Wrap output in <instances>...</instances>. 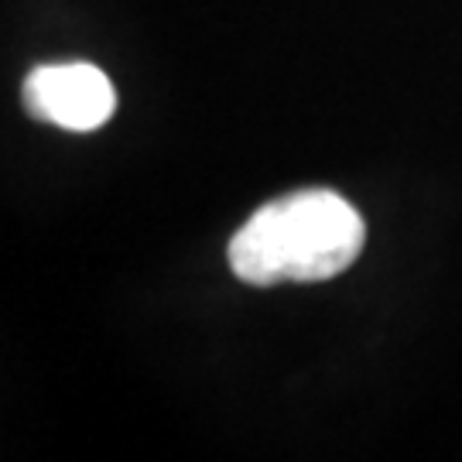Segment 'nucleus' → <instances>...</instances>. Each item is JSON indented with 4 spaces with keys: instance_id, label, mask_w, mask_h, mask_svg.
<instances>
[{
    "instance_id": "1",
    "label": "nucleus",
    "mask_w": 462,
    "mask_h": 462,
    "mask_svg": "<svg viewBox=\"0 0 462 462\" xmlns=\"http://www.w3.org/2000/svg\"><path fill=\"white\" fill-rule=\"evenodd\" d=\"M366 244V223L343 196L305 189L267 202L230 240V271L254 288L343 274Z\"/></svg>"
},
{
    "instance_id": "2",
    "label": "nucleus",
    "mask_w": 462,
    "mask_h": 462,
    "mask_svg": "<svg viewBox=\"0 0 462 462\" xmlns=\"http://www.w3.org/2000/svg\"><path fill=\"white\" fill-rule=\"evenodd\" d=\"M24 106L32 116L66 127V131H97L116 106L110 79L89 62L69 66H38L24 79Z\"/></svg>"
}]
</instances>
